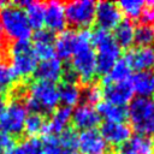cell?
Instances as JSON below:
<instances>
[{
  "mask_svg": "<svg viewBox=\"0 0 154 154\" xmlns=\"http://www.w3.org/2000/svg\"><path fill=\"white\" fill-rule=\"evenodd\" d=\"M10 67L18 78H26L34 75L38 59L29 40L13 41L8 47Z\"/></svg>",
  "mask_w": 154,
  "mask_h": 154,
  "instance_id": "5",
  "label": "cell"
},
{
  "mask_svg": "<svg viewBox=\"0 0 154 154\" xmlns=\"http://www.w3.org/2000/svg\"><path fill=\"white\" fill-rule=\"evenodd\" d=\"M131 77V69L125 61V59H119L109 70V72L103 76L102 83H117V82H125L129 81Z\"/></svg>",
  "mask_w": 154,
  "mask_h": 154,
  "instance_id": "25",
  "label": "cell"
},
{
  "mask_svg": "<svg viewBox=\"0 0 154 154\" xmlns=\"http://www.w3.org/2000/svg\"><path fill=\"white\" fill-rule=\"evenodd\" d=\"M5 106H6V100H5V97L2 95H0V117H1V114L4 112V109H5Z\"/></svg>",
  "mask_w": 154,
  "mask_h": 154,
  "instance_id": "39",
  "label": "cell"
},
{
  "mask_svg": "<svg viewBox=\"0 0 154 154\" xmlns=\"http://www.w3.org/2000/svg\"><path fill=\"white\" fill-rule=\"evenodd\" d=\"M6 49H7L6 37H5V35L2 34V31H1V29H0V60H1V58L4 57Z\"/></svg>",
  "mask_w": 154,
  "mask_h": 154,
  "instance_id": "37",
  "label": "cell"
},
{
  "mask_svg": "<svg viewBox=\"0 0 154 154\" xmlns=\"http://www.w3.org/2000/svg\"><path fill=\"white\" fill-rule=\"evenodd\" d=\"M130 84L138 97H149L154 93V72L150 70L137 71L130 77Z\"/></svg>",
  "mask_w": 154,
  "mask_h": 154,
  "instance_id": "18",
  "label": "cell"
},
{
  "mask_svg": "<svg viewBox=\"0 0 154 154\" xmlns=\"http://www.w3.org/2000/svg\"><path fill=\"white\" fill-rule=\"evenodd\" d=\"M117 154H135L134 152H131L129 148H125V149H123V150H120L119 153H117Z\"/></svg>",
  "mask_w": 154,
  "mask_h": 154,
  "instance_id": "40",
  "label": "cell"
},
{
  "mask_svg": "<svg viewBox=\"0 0 154 154\" xmlns=\"http://www.w3.org/2000/svg\"><path fill=\"white\" fill-rule=\"evenodd\" d=\"M54 40L55 35L47 29H38L34 34V52L40 60L54 57Z\"/></svg>",
  "mask_w": 154,
  "mask_h": 154,
  "instance_id": "17",
  "label": "cell"
},
{
  "mask_svg": "<svg viewBox=\"0 0 154 154\" xmlns=\"http://www.w3.org/2000/svg\"><path fill=\"white\" fill-rule=\"evenodd\" d=\"M16 81L17 77L11 70L8 63L0 60V95L10 91L13 88Z\"/></svg>",
  "mask_w": 154,
  "mask_h": 154,
  "instance_id": "29",
  "label": "cell"
},
{
  "mask_svg": "<svg viewBox=\"0 0 154 154\" xmlns=\"http://www.w3.org/2000/svg\"><path fill=\"white\" fill-rule=\"evenodd\" d=\"M140 20L142 22V24H148V25H152V23H154V8L152 7L150 4H146V7L143 8L140 16Z\"/></svg>",
  "mask_w": 154,
  "mask_h": 154,
  "instance_id": "36",
  "label": "cell"
},
{
  "mask_svg": "<svg viewBox=\"0 0 154 154\" xmlns=\"http://www.w3.org/2000/svg\"><path fill=\"white\" fill-rule=\"evenodd\" d=\"M20 7H23L29 24L32 29H42L45 20V6L46 4L40 1H20L17 2Z\"/></svg>",
  "mask_w": 154,
  "mask_h": 154,
  "instance_id": "22",
  "label": "cell"
},
{
  "mask_svg": "<svg viewBox=\"0 0 154 154\" xmlns=\"http://www.w3.org/2000/svg\"><path fill=\"white\" fill-rule=\"evenodd\" d=\"M135 42L138 47H152L154 43V28L148 24H141L135 28Z\"/></svg>",
  "mask_w": 154,
  "mask_h": 154,
  "instance_id": "30",
  "label": "cell"
},
{
  "mask_svg": "<svg viewBox=\"0 0 154 154\" xmlns=\"http://www.w3.org/2000/svg\"><path fill=\"white\" fill-rule=\"evenodd\" d=\"M64 66L60 59L57 57L40 60L37 63V66L35 69L34 76L36 77V81H45L49 83H55L59 81L63 76Z\"/></svg>",
  "mask_w": 154,
  "mask_h": 154,
  "instance_id": "15",
  "label": "cell"
},
{
  "mask_svg": "<svg viewBox=\"0 0 154 154\" xmlns=\"http://www.w3.org/2000/svg\"><path fill=\"white\" fill-rule=\"evenodd\" d=\"M42 142V150L43 154H69L63 149V147L59 143L58 136L54 135H45Z\"/></svg>",
  "mask_w": 154,
  "mask_h": 154,
  "instance_id": "32",
  "label": "cell"
},
{
  "mask_svg": "<svg viewBox=\"0 0 154 154\" xmlns=\"http://www.w3.org/2000/svg\"><path fill=\"white\" fill-rule=\"evenodd\" d=\"M71 120L76 129L84 131V130L95 129L100 124L101 117L97 113L96 108H94V106H90L84 102L77 105V107L72 111Z\"/></svg>",
  "mask_w": 154,
  "mask_h": 154,
  "instance_id": "13",
  "label": "cell"
},
{
  "mask_svg": "<svg viewBox=\"0 0 154 154\" xmlns=\"http://www.w3.org/2000/svg\"><path fill=\"white\" fill-rule=\"evenodd\" d=\"M70 69L87 85L93 82L96 75V54L91 43V32L88 29L76 32V48L71 57Z\"/></svg>",
  "mask_w": 154,
  "mask_h": 154,
  "instance_id": "1",
  "label": "cell"
},
{
  "mask_svg": "<svg viewBox=\"0 0 154 154\" xmlns=\"http://www.w3.org/2000/svg\"><path fill=\"white\" fill-rule=\"evenodd\" d=\"M25 108L30 113L47 114L53 112L59 105L58 87L55 83L35 81L28 88Z\"/></svg>",
  "mask_w": 154,
  "mask_h": 154,
  "instance_id": "2",
  "label": "cell"
},
{
  "mask_svg": "<svg viewBox=\"0 0 154 154\" xmlns=\"http://www.w3.org/2000/svg\"><path fill=\"white\" fill-rule=\"evenodd\" d=\"M71 116H72V109L70 107H57L52 116L51 119L47 122L46 126V135H60L64 130L67 129V125L71 122Z\"/></svg>",
  "mask_w": 154,
  "mask_h": 154,
  "instance_id": "20",
  "label": "cell"
},
{
  "mask_svg": "<svg viewBox=\"0 0 154 154\" xmlns=\"http://www.w3.org/2000/svg\"><path fill=\"white\" fill-rule=\"evenodd\" d=\"M113 40L119 48H129L135 43V25L130 19H122V22L113 29Z\"/></svg>",
  "mask_w": 154,
  "mask_h": 154,
  "instance_id": "21",
  "label": "cell"
},
{
  "mask_svg": "<svg viewBox=\"0 0 154 154\" xmlns=\"http://www.w3.org/2000/svg\"><path fill=\"white\" fill-rule=\"evenodd\" d=\"M96 4L91 0H76L64 5L66 23L81 29H87L95 18Z\"/></svg>",
  "mask_w": 154,
  "mask_h": 154,
  "instance_id": "8",
  "label": "cell"
},
{
  "mask_svg": "<svg viewBox=\"0 0 154 154\" xmlns=\"http://www.w3.org/2000/svg\"><path fill=\"white\" fill-rule=\"evenodd\" d=\"M128 148L135 154H154V144L149 136L135 135L128 142Z\"/></svg>",
  "mask_w": 154,
  "mask_h": 154,
  "instance_id": "27",
  "label": "cell"
},
{
  "mask_svg": "<svg viewBox=\"0 0 154 154\" xmlns=\"http://www.w3.org/2000/svg\"><path fill=\"white\" fill-rule=\"evenodd\" d=\"M4 6H5V2H4V1H0V11L2 10V7H4Z\"/></svg>",
  "mask_w": 154,
  "mask_h": 154,
  "instance_id": "41",
  "label": "cell"
},
{
  "mask_svg": "<svg viewBox=\"0 0 154 154\" xmlns=\"http://www.w3.org/2000/svg\"><path fill=\"white\" fill-rule=\"evenodd\" d=\"M120 12L124 13L128 19H136L140 18L143 8L146 7V2L142 0H123L117 4Z\"/></svg>",
  "mask_w": 154,
  "mask_h": 154,
  "instance_id": "28",
  "label": "cell"
},
{
  "mask_svg": "<svg viewBox=\"0 0 154 154\" xmlns=\"http://www.w3.org/2000/svg\"><path fill=\"white\" fill-rule=\"evenodd\" d=\"M4 154H24V152H23V149H22L20 146H13L11 149H8Z\"/></svg>",
  "mask_w": 154,
  "mask_h": 154,
  "instance_id": "38",
  "label": "cell"
},
{
  "mask_svg": "<svg viewBox=\"0 0 154 154\" xmlns=\"http://www.w3.org/2000/svg\"><path fill=\"white\" fill-rule=\"evenodd\" d=\"M149 4H150V5H152V7L154 8V1H152V2H149Z\"/></svg>",
  "mask_w": 154,
  "mask_h": 154,
  "instance_id": "42",
  "label": "cell"
},
{
  "mask_svg": "<svg viewBox=\"0 0 154 154\" xmlns=\"http://www.w3.org/2000/svg\"><path fill=\"white\" fill-rule=\"evenodd\" d=\"M77 149L81 154H108L109 146L96 129L84 130L78 134Z\"/></svg>",
  "mask_w": 154,
  "mask_h": 154,
  "instance_id": "10",
  "label": "cell"
},
{
  "mask_svg": "<svg viewBox=\"0 0 154 154\" xmlns=\"http://www.w3.org/2000/svg\"><path fill=\"white\" fill-rule=\"evenodd\" d=\"M59 143L60 146L63 147V149L65 152H67L69 154L71 153H76V149H77V143H78V134L73 130V129H66L64 130L59 137Z\"/></svg>",
  "mask_w": 154,
  "mask_h": 154,
  "instance_id": "31",
  "label": "cell"
},
{
  "mask_svg": "<svg viewBox=\"0 0 154 154\" xmlns=\"http://www.w3.org/2000/svg\"><path fill=\"white\" fill-rule=\"evenodd\" d=\"M102 96L106 99V102L120 107H126L134 99V90L131 88L130 81L107 83L103 84Z\"/></svg>",
  "mask_w": 154,
  "mask_h": 154,
  "instance_id": "11",
  "label": "cell"
},
{
  "mask_svg": "<svg viewBox=\"0 0 154 154\" xmlns=\"http://www.w3.org/2000/svg\"><path fill=\"white\" fill-rule=\"evenodd\" d=\"M76 48V32L73 30H63L55 36L54 54L60 60H67L72 57Z\"/></svg>",
  "mask_w": 154,
  "mask_h": 154,
  "instance_id": "19",
  "label": "cell"
},
{
  "mask_svg": "<svg viewBox=\"0 0 154 154\" xmlns=\"http://www.w3.org/2000/svg\"><path fill=\"white\" fill-rule=\"evenodd\" d=\"M153 95H154V93H153Z\"/></svg>",
  "mask_w": 154,
  "mask_h": 154,
  "instance_id": "46",
  "label": "cell"
},
{
  "mask_svg": "<svg viewBox=\"0 0 154 154\" xmlns=\"http://www.w3.org/2000/svg\"><path fill=\"white\" fill-rule=\"evenodd\" d=\"M59 94V102L63 103L65 107H73L77 106L82 99V90L77 85V83L63 82L58 87Z\"/></svg>",
  "mask_w": 154,
  "mask_h": 154,
  "instance_id": "23",
  "label": "cell"
},
{
  "mask_svg": "<svg viewBox=\"0 0 154 154\" xmlns=\"http://www.w3.org/2000/svg\"><path fill=\"white\" fill-rule=\"evenodd\" d=\"M46 126L47 122L42 114L30 113L25 119L23 132H25L29 137H36L40 134H46Z\"/></svg>",
  "mask_w": 154,
  "mask_h": 154,
  "instance_id": "26",
  "label": "cell"
},
{
  "mask_svg": "<svg viewBox=\"0 0 154 154\" xmlns=\"http://www.w3.org/2000/svg\"><path fill=\"white\" fill-rule=\"evenodd\" d=\"M82 97H84L85 103L93 106V105H99L101 102L102 97V89L97 84H88L82 91Z\"/></svg>",
  "mask_w": 154,
  "mask_h": 154,
  "instance_id": "33",
  "label": "cell"
},
{
  "mask_svg": "<svg viewBox=\"0 0 154 154\" xmlns=\"http://www.w3.org/2000/svg\"><path fill=\"white\" fill-rule=\"evenodd\" d=\"M152 141H153V144H154V136H153V140Z\"/></svg>",
  "mask_w": 154,
  "mask_h": 154,
  "instance_id": "43",
  "label": "cell"
},
{
  "mask_svg": "<svg viewBox=\"0 0 154 154\" xmlns=\"http://www.w3.org/2000/svg\"><path fill=\"white\" fill-rule=\"evenodd\" d=\"M0 29L5 36L13 41L29 40L32 32L26 14L18 4H5L0 11Z\"/></svg>",
  "mask_w": 154,
  "mask_h": 154,
  "instance_id": "3",
  "label": "cell"
},
{
  "mask_svg": "<svg viewBox=\"0 0 154 154\" xmlns=\"http://www.w3.org/2000/svg\"><path fill=\"white\" fill-rule=\"evenodd\" d=\"M28 109L22 100L14 99L6 103L0 117V130L13 136H18L24 130V123L28 117Z\"/></svg>",
  "mask_w": 154,
  "mask_h": 154,
  "instance_id": "7",
  "label": "cell"
},
{
  "mask_svg": "<svg viewBox=\"0 0 154 154\" xmlns=\"http://www.w3.org/2000/svg\"><path fill=\"white\" fill-rule=\"evenodd\" d=\"M101 136L108 146L120 147L129 142L131 138V128L125 123H109L105 122L101 125Z\"/></svg>",
  "mask_w": 154,
  "mask_h": 154,
  "instance_id": "12",
  "label": "cell"
},
{
  "mask_svg": "<svg viewBox=\"0 0 154 154\" xmlns=\"http://www.w3.org/2000/svg\"><path fill=\"white\" fill-rule=\"evenodd\" d=\"M124 59L130 69L135 70L136 72L150 70L154 61V49L152 47L130 48Z\"/></svg>",
  "mask_w": 154,
  "mask_h": 154,
  "instance_id": "16",
  "label": "cell"
},
{
  "mask_svg": "<svg viewBox=\"0 0 154 154\" xmlns=\"http://www.w3.org/2000/svg\"><path fill=\"white\" fill-rule=\"evenodd\" d=\"M101 118L109 123H124L128 117L126 107L112 105L109 102H100L96 108Z\"/></svg>",
  "mask_w": 154,
  "mask_h": 154,
  "instance_id": "24",
  "label": "cell"
},
{
  "mask_svg": "<svg viewBox=\"0 0 154 154\" xmlns=\"http://www.w3.org/2000/svg\"><path fill=\"white\" fill-rule=\"evenodd\" d=\"M24 154H43L42 142L37 137H29L20 144Z\"/></svg>",
  "mask_w": 154,
  "mask_h": 154,
  "instance_id": "34",
  "label": "cell"
},
{
  "mask_svg": "<svg viewBox=\"0 0 154 154\" xmlns=\"http://www.w3.org/2000/svg\"><path fill=\"white\" fill-rule=\"evenodd\" d=\"M153 66H154V61H153Z\"/></svg>",
  "mask_w": 154,
  "mask_h": 154,
  "instance_id": "45",
  "label": "cell"
},
{
  "mask_svg": "<svg viewBox=\"0 0 154 154\" xmlns=\"http://www.w3.org/2000/svg\"><path fill=\"white\" fill-rule=\"evenodd\" d=\"M71 154H77V153H71Z\"/></svg>",
  "mask_w": 154,
  "mask_h": 154,
  "instance_id": "44",
  "label": "cell"
},
{
  "mask_svg": "<svg viewBox=\"0 0 154 154\" xmlns=\"http://www.w3.org/2000/svg\"><path fill=\"white\" fill-rule=\"evenodd\" d=\"M14 146V140L11 135L4 132L0 130V154L6 153L8 149H11Z\"/></svg>",
  "mask_w": 154,
  "mask_h": 154,
  "instance_id": "35",
  "label": "cell"
},
{
  "mask_svg": "<svg viewBox=\"0 0 154 154\" xmlns=\"http://www.w3.org/2000/svg\"><path fill=\"white\" fill-rule=\"evenodd\" d=\"M91 43L96 49V73L106 76L112 66L119 60L120 48L113 40V36L106 31L97 29L91 34Z\"/></svg>",
  "mask_w": 154,
  "mask_h": 154,
  "instance_id": "4",
  "label": "cell"
},
{
  "mask_svg": "<svg viewBox=\"0 0 154 154\" xmlns=\"http://www.w3.org/2000/svg\"><path fill=\"white\" fill-rule=\"evenodd\" d=\"M99 29L109 31L122 22V12L112 1H100L95 7V18Z\"/></svg>",
  "mask_w": 154,
  "mask_h": 154,
  "instance_id": "9",
  "label": "cell"
},
{
  "mask_svg": "<svg viewBox=\"0 0 154 154\" xmlns=\"http://www.w3.org/2000/svg\"><path fill=\"white\" fill-rule=\"evenodd\" d=\"M131 128L138 135L154 134V100L150 97H135L126 108Z\"/></svg>",
  "mask_w": 154,
  "mask_h": 154,
  "instance_id": "6",
  "label": "cell"
},
{
  "mask_svg": "<svg viewBox=\"0 0 154 154\" xmlns=\"http://www.w3.org/2000/svg\"><path fill=\"white\" fill-rule=\"evenodd\" d=\"M47 30L54 32H61L66 28V18L64 4L60 1H51L45 6V20Z\"/></svg>",
  "mask_w": 154,
  "mask_h": 154,
  "instance_id": "14",
  "label": "cell"
}]
</instances>
